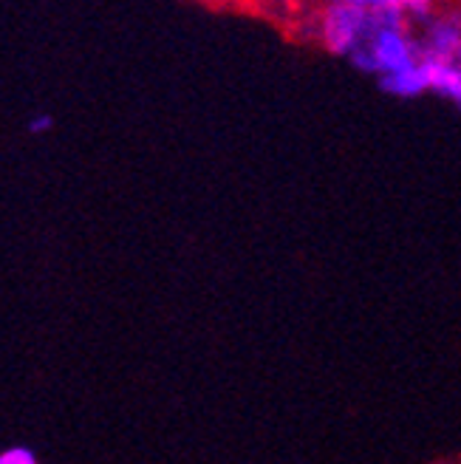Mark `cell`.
Instances as JSON below:
<instances>
[{
	"label": "cell",
	"mask_w": 461,
	"mask_h": 464,
	"mask_svg": "<svg viewBox=\"0 0 461 464\" xmlns=\"http://www.w3.org/2000/svg\"><path fill=\"white\" fill-rule=\"evenodd\" d=\"M371 34V4H331L322 17V43L331 54H354Z\"/></svg>",
	"instance_id": "1"
},
{
	"label": "cell",
	"mask_w": 461,
	"mask_h": 464,
	"mask_svg": "<svg viewBox=\"0 0 461 464\" xmlns=\"http://www.w3.org/2000/svg\"><path fill=\"white\" fill-rule=\"evenodd\" d=\"M365 45L377 63V74L382 77L399 74L413 63H419V60H413V45L402 32H377L374 37L365 40Z\"/></svg>",
	"instance_id": "2"
},
{
	"label": "cell",
	"mask_w": 461,
	"mask_h": 464,
	"mask_svg": "<svg viewBox=\"0 0 461 464\" xmlns=\"http://www.w3.org/2000/svg\"><path fill=\"white\" fill-rule=\"evenodd\" d=\"M430 74H433V60L422 57L419 63H413L410 68L399 74H388L379 80V88L385 94H394V97H417L422 91H430Z\"/></svg>",
	"instance_id": "3"
},
{
	"label": "cell",
	"mask_w": 461,
	"mask_h": 464,
	"mask_svg": "<svg viewBox=\"0 0 461 464\" xmlns=\"http://www.w3.org/2000/svg\"><path fill=\"white\" fill-rule=\"evenodd\" d=\"M425 57L436 63H453L456 57H461V17L458 14H450L436 23Z\"/></svg>",
	"instance_id": "4"
},
{
	"label": "cell",
	"mask_w": 461,
	"mask_h": 464,
	"mask_svg": "<svg viewBox=\"0 0 461 464\" xmlns=\"http://www.w3.org/2000/svg\"><path fill=\"white\" fill-rule=\"evenodd\" d=\"M430 91H439L442 97H447V100L461 105V65H456V63H436L433 60Z\"/></svg>",
	"instance_id": "5"
},
{
	"label": "cell",
	"mask_w": 461,
	"mask_h": 464,
	"mask_svg": "<svg viewBox=\"0 0 461 464\" xmlns=\"http://www.w3.org/2000/svg\"><path fill=\"white\" fill-rule=\"evenodd\" d=\"M0 464H40V459L26 445H12L0 450Z\"/></svg>",
	"instance_id": "6"
},
{
	"label": "cell",
	"mask_w": 461,
	"mask_h": 464,
	"mask_svg": "<svg viewBox=\"0 0 461 464\" xmlns=\"http://www.w3.org/2000/svg\"><path fill=\"white\" fill-rule=\"evenodd\" d=\"M52 128V116H37V120H32L29 130L32 133H40V130H49Z\"/></svg>",
	"instance_id": "7"
}]
</instances>
